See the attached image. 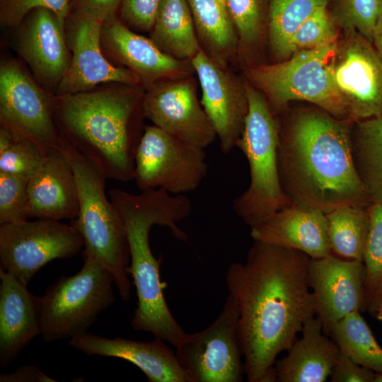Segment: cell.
Wrapping results in <instances>:
<instances>
[{
    "instance_id": "7",
    "label": "cell",
    "mask_w": 382,
    "mask_h": 382,
    "mask_svg": "<svg viewBox=\"0 0 382 382\" xmlns=\"http://www.w3.org/2000/svg\"><path fill=\"white\" fill-rule=\"evenodd\" d=\"M337 43L298 51L274 64L248 66L245 80L264 95L274 113L291 101L303 100L335 118L349 120L333 79Z\"/></svg>"
},
{
    "instance_id": "11",
    "label": "cell",
    "mask_w": 382,
    "mask_h": 382,
    "mask_svg": "<svg viewBox=\"0 0 382 382\" xmlns=\"http://www.w3.org/2000/svg\"><path fill=\"white\" fill-rule=\"evenodd\" d=\"M84 246L79 231L58 220L0 224L1 267L25 286L47 262L72 257Z\"/></svg>"
},
{
    "instance_id": "5",
    "label": "cell",
    "mask_w": 382,
    "mask_h": 382,
    "mask_svg": "<svg viewBox=\"0 0 382 382\" xmlns=\"http://www.w3.org/2000/svg\"><path fill=\"white\" fill-rule=\"evenodd\" d=\"M58 149L73 169L79 192V214L70 224L83 237V250L95 256L112 273L120 299L129 301V243L123 221L105 195L107 178L61 135Z\"/></svg>"
},
{
    "instance_id": "31",
    "label": "cell",
    "mask_w": 382,
    "mask_h": 382,
    "mask_svg": "<svg viewBox=\"0 0 382 382\" xmlns=\"http://www.w3.org/2000/svg\"><path fill=\"white\" fill-rule=\"evenodd\" d=\"M236 29L241 62L258 51L267 31L269 0H225Z\"/></svg>"
},
{
    "instance_id": "18",
    "label": "cell",
    "mask_w": 382,
    "mask_h": 382,
    "mask_svg": "<svg viewBox=\"0 0 382 382\" xmlns=\"http://www.w3.org/2000/svg\"><path fill=\"white\" fill-rule=\"evenodd\" d=\"M101 45L112 59L133 72L146 89L195 72L191 61L166 54L150 38L133 32L115 18L103 23Z\"/></svg>"
},
{
    "instance_id": "21",
    "label": "cell",
    "mask_w": 382,
    "mask_h": 382,
    "mask_svg": "<svg viewBox=\"0 0 382 382\" xmlns=\"http://www.w3.org/2000/svg\"><path fill=\"white\" fill-rule=\"evenodd\" d=\"M0 366L11 364L42 331L41 296L0 267Z\"/></svg>"
},
{
    "instance_id": "17",
    "label": "cell",
    "mask_w": 382,
    "mask_h": 382,
    "mask_svg": "<svg viewBox=\"0 0 382 382\" xmlns=\"http://www.w3.org/2000/svg\"><path fill=\"white\" fill-rule=\"evenodd\" d=\"M103 22L73 15L65 29L71 51V62L56 89V96L92 90L102 83L128 86L140 83L137 76L124 66H116L105 57L101 47Z\"/></svg>"
},
{
    "instance_id": "37",
    "label": "cell",
    "mask_w": 382,
    "mask_h": 382,
    "mask_svg": "<svg viewBox=\"0 0 382 382\" xmlns=\"http://www.w3.org/2000/svg\"><path fill=\"white\" fill-rule=\"evenodd\" d=\"M71 7V0H1L0 21L3 26H16L33 10L45 8L66 22Z\"/></svg>"
},
{
    "instance_id": "4",
    "label": "cell",
    "mask_w": 382,
    "mask_h": 382,
    "mask_svg": "<svg viewBox=\"0 0 382 382\" xmlns=\"http://www.w3.org/2000/svg\"><path fill=\"white\" fill-rule=\"evenodd\" d=\"M137 86L53 97L59 134L90 159L107 178L133 180L144 93Z\"/></svg>"
},
{
    "instance_id": "3",
    "label": "cell",
    "mask_w": 382,
    "mask_h": 382,
    "mask_svg": "<svg viewBox=\"0 0 382 382\" xmlns=\"http://www.w3.org/2000/svg\"><path fill=\"white\" fill-rule=\"evenodd\" d=\"M108 193L123 221L129 243L127 272L133 278L138 298L131 325L176 347L186 332L166 302L159 272L162 258L157 259L152 253L149 232L154 225L166 226L173 236L186 241L187 235L177 224L190 215L191 201L184 195H173L161 187L139 195L117 188Z\"/></svg>"
},
{
    "instance_id": "19",
    "label": "cell",
    "mask_w": 382,
    "mask_h": 382,
    "mask_svg": "<svg viewBox=\"0 0 382 382\" xmlns=\"http://www.w3.org/2000/svg\"><path fill=\"white\" fill-rule=\"evenodd\" d=\"M65 23L52 11L38 8L18 25L17 50L38 81L49 87L57 88L70 65Z\"/></svg>"
},
{
    "instance_id": "9",
    "label": "cell",
    "mask_w": 382,
    "mask_h": 382,
    "mask_svg": "<svg viewBox=\"0 0 382 382\" xmlns=\"http://www.w3.org/2000/svg\"><path fill=\"white\" fill-rule=\"evenodd\" d=\"M238 317L237 304L228 294L221 312L208 328L185 334L175 354L187 382L243 381Z\"/></svg>"
},
{
    "instance_id": "42",
    "label": "cell",
    "mask_w": 382,
    "mask_h": 382,
    "mask_svg": "<svg viewBox=\"0 0 382 382\" xmlns=\"http://www.w3.org/2000/svg\"><path fill=\"white\" fill-rule=\"evenodd\" d=\"M371 42L382 60V16L374 29Z\"/></svg>"
},
{
    "instance_id": "36",
    "label": "cell",
    "mask_w": 382,
    "mask_h": 382,
    "mask_svg": "<svg viewBox=\"0 0 382 382\" xmlns=\"http://www.w3.org/2000/svg\"><path fill=\"white\" fill-rule=\"evenodd\" d=\"M29 178L0 172V224L29 218Z\"/></svg>"
},
{
    "instance_id": "33",
    "label": "cell",
    "mask_w": 382,
    "mask_h": 382,
    "mask_svg": "<svg viewBox=\"0 0 382 382\" xmlns=\"http://www.w3.org/2000/svg\"><path fill=\"white\" fill-rule=\"evenodd\" d=\"M46 155L29 140L0 128V172L30 179L41 168Z\"/></svg>"
},
{
    "instance_id": "44",
    "label": "cell",
    "mask_w": 382,
    "mask_h": 382,
    "mask_svg": "<svg viewBox=\"0 0 382 382\" xmlns=\"http://www.w3.org/2000/svg\"><path fill=\"white\" fill-rule=\"evenodd\" d=\"M374 382H382V373H375Z\"/></svg>"
},
{
    "instance_id": "35",
    "label": "cell",
    "mask_w": 382,
    "mask_h": 382,
    "mask_svg": "<svg viewBox=\"0 0 382 382\" xmlns=\"http://www.w3.org/2000/svg\"><path fill=\"white\" fill-rule=\"evenodd\" d=\"M340 30L328 6L320 7L306 18L292 35L289 42L290 54L335 43L340 38Z\"/></svg>"
},
{
    "instance_id": "6",
    "label": "cell",
    "mask_w": 382,
    "mask_h": 382,
    "mask_svg": "<svg viewBox=\"0 0 382 382\" xmlns=\"http://www.w3.org/2000/svg\"><path fill=\"white\" fill-rule=\"evenodd\" d=\"M245 87L248 112L236 147L248 160L250 181L247 190L233 200V209L253 228L291 203L279 176L278 120L264 95L246 80Z\"/></svg>"
},
{
    "instance_id": "15",
    "label": "cell",
    "mask_w": 382,
    "mask_h": 382,
    "mask_svg": "<svg viewBox=\"0 0 382 382\" xmlns=\"http://www.w3.org/2000/svg\"><path fill=\"white\" fill-rule=\"evenodd\" d=\"M202 89L201 104L220 141L221 151L237 146L248 112L245 80L212 60L201 49L191 59Z\"/></svg>"
},
{
    "instance_id": "38",
    "label": "cell",
    "mask_w": 382,
    "mask_h": 382,
    "mask_svg": "<svg viewBox=\"0 0 382 382\" xmlns=\"http://www.w3.org/2000/svg\"><path fill=\"white\" fill-rule=\"evenodd\" d=\"M161 0H123L120 14L123 23L141 31L151 30Z\"/></svg>"
},
{
    "instance_id": "24",
    "label": "cell",
    "mask_w": 382,
    "mask_h": 382,
    "mask_svg": "<svg viewBox=\"0 0 382 382\" xmlns=\"http://www.w3.org/2000/svg\"><path fill=\"white\" fill-rule=\"evenodd\" d=\"M301 332V338L289 348L286 356L275 361L276 381L324 382L340 350L325 334L317 316L304 323Z\"/></svg>"
},
{
    "instance_id": "22",
    "label": "cell",
    "mask_w": 382,
    "mask_h": 382,
    "mask_svg": "<svg viewBox=\"0 0 382 382\" xmlns=\"http://www.w3.org/2000/svg\"><path fill=\"white\" fill-rule=\"evenodd\" d=\"M250 228L254 241L296 250L311 258L332 254L325 214L319 209L291 203Z\"/></svg>"
},
{
    "instance_id": "41",
    "label": "cell",
    "mask_w": 382,
    "mask_h": 382,
    "mask_svg": "<svg viewBox=\"0 0 382 382\" xmlns=\"http://www.w3.org/2000/svg\"><path fill=\"white\" fill-rule=\"evenodd\" d=\"M57 380L47 376L37 366L31 364L18 367L10 373L1 374L0 382H55Z\"/></svg>"
},
{
    "instance_id": "28",
    "label": "cell",
    "mask_w": 382,
    "mask_h": 382,
    "mask_svg": "<svg viewBox=\"0 0 382 382\" xmlns=\"http://www.w3.org/2000/svg\"><path fill=\"white\" fill-rule=\"evenodd\" d=\"M330 0H269L267 37L276 61L288 59L289 42L302 23Z\"/></svg>"
},
{
    "instance_id": "12",
    "label": "cell",
    "mask_w": 382,
    "mask_h": 382,
    "mask_svg": "<svg viewBox=\"0 0 382 382\" xmlns=\"http://www.w3.org/2000/svg\"><path fill=\"white\" fill-rule=\"evenodd\" d=\"M0 125L45 153L58 149L53 97L13 60L3 62L0 67Z\"/></svg>"
},
{
    "instance_id": "10",
    "label": "cell",
    "mask_w": 382,
    "mask_h": 382,
    "mask_svg": "<svg viewBox=\"0 0 382 382\" xmlns=\"http://www.w3.org/2000/svg\"><path fill=\"white\" fill-rule=\"evenodd\" d=\"M204 149L146 126L137 148L134 178L141 190L163 188L173 195L197 189L207 175Z\"/></svg>"
},
{
    "instance_id": "39",
    "label": "cell",
    "mask_w": 382,
    "mask_h": 382,
    "mask_svg": "<svg viewBox=\"0 0 382 382\" xmlns=\"http://www.w3.org/2000/svg\"><path fill=\"white\" fill-rule=\"evenodd\" d=\"M375 372L340 352L330 374L332 382H374Z\"/></svg>"
},
{
    "instance_id": "14",
    "label": "cell",
    "mask_w": 382,
    "mask_h": 382,
    "mask_svg": "<svg viewBox=\"0 0 382 382\" xmlns=\"http://www.w3.org/2000/svg\"><path fill=\"white\" fill-rule=\"evenodd\" d=\"M144 117L171 136L205 149L216 134L199 101L191 76L161 81L146 89Z\"/></svg>"
},
{
    "instance_id": "29",
    "label": "cell",
    "mask_w": 382,
    "mask_h": 382,
    "mask_svg": "<svg viewBox=\"0 0 382 382\" xmlns=\"http://www.w3.org/2000/svg\"><path fill=\"white\" fill-rule=\"evenodd\" d=\"M367 207L344 205L325 213L332 253L363 261L369 224Z\"/></svg>"
},
{
    "instance_id": "30",
    "label": "cell",
    "mask_w": 382,
    "mask_h": 382,
    "mask_svg": "<svg viewBox=\"0 0 382 382\" xmlns=\"http://www.w3.org/2000/svg\"><path fill=\"white\" fill-rule=\"evenodd\" d=\"M328 335L340 350L356 363L375 373H382V348L360 311L350 313L340 320Z\"/></svg>"
},
{
    "instance_id": "43",
    "label": "cell",
    "mask_w": 382,
    "mask_h": 382,
    "mask_svg": "<svg viewBox=\"0 0 382 382\" xmlns=\"http://www.w3.org/2000/svg\"><path fill=\"white\" fill-rule=\"evenodd\" d=\"M378 320L382 321V303L379 308L378 309L375 316Z\"/></svg>"
},
{
    "instance_id": "23",
    "label": "cell",
    "mask_w": 382,
    "mask_h": 382,
    "mask_svg": "<svg viewBox=\"0 0 382 382\" xmlns=\"http://www.w3.org/2000/svg\"><path fill=\"white\" fill-rule=\"evenodd\" d=\"M29 218L74 219L79 192L71 166L59 149L48 151L43 164L28 181Z\"/></svg>"
},
{
    "instance_id": "16",
    "label": "cell",
    "mask_w": 382,
    "mask_h": 382,
    "mask_svg": "<svg viewBox=\"0 0 382 382\" xmlns=\"http://www.w3.org/2000/svg\"><path fill=\"white\" fill-rule=\"evenodd\" d=\"M308 282L316 316L328 335L332 327L347 314L365 311V267L363 261L333 253L311 258Z\"/></svg>"
},
{
    "instance_id": "40",
    "label": "cell",
    "mask_w": 382,
    "mask_h": 382,
    "mask_svg": "<svg viewBox=\"0 0 382 382\" xmlns=\"http://www.w3.org/2000/svg\"><path fill=\"white\" fill-rule=\"evenodd\" d=\"M123 0H71L75 13L85 18L108 21L115 18V13Z\"/></svg>"
},
{
    "instance_id": "13",
    "label": "cell",
    "mask_w": 382,
    "mask_h": 382,
    "mask_svg": "<svg viewBox=\"0 0 382 382\" xmlns=\"http://www.w3.org/2000/svg\"><path fill=\"white\" fill-rule=\"evenodd\" d=\"M333 79L349 120L382 116V60L372 42L355 30H342Z\"/></svg>"
},
{
    "instance_id": "20",
    "label": "cell",
    "mask_w": 382,
    "mask_h": 382,
    "mask_svg": "<svg viewBox=\"0 0 382 382\" xmlns=\"http://www.w3.org/2000/svg\"><path fill=\"white\" fill-rule=\"evenodd\" d=\"M69 345L87 355L125 359L141 369L150 382H187L175 352L158 337L144 342L87 332L70 339Z\"/></svg>"
},
{
    "instance_id": "32",
    "label": "cell",
    "mask_w": 382,
    "mask_h": 382,
    "mask_svg": "<svg viewBox=\"0 0 382 382\" xmlns=\"http://www.w3.org/2000/svg\"><path fill=\"white\" fill-rule=\"evenodd\" d=\"M369 231L364 253L365 311L375 316L382 303V204L368 207Z\"/></svg>"
},
{
    "instance_id": "26",
    "label": "cell",
    "mask_w": 382,
    "mask_h": 382,
    "mask_svg": "<svg viewBox=\"0 0 382 382\" xmlns=\"http://www.w3.org/2000/svg\"><path fill=\"white\" fill-rule=\"evenodd\" d=\"M150 39L166 54L180 60L202 49L187 0H161Z\"/></svg>"
},
{
    "instance_id": "25",
    "label": "cell",
    "mask_w": 382,
    "mask_h": 382,
    "mask_svg": "<svg viewBox=\"0 0 382 382\" xmlns=\"http://www.w3.org/2000/svg\"><path fill=\"white\" fill-rule=\"evenodd\" d=\"M202 49L224 67L238 57V40L225 0H187Z\"/></svg>"
},
{
    "instance_id": "27",
    "label": "cell",
    "mask_w": 382,
    "mask_h": 382,
    "mask_svg": "<svg viewBox=\"0 0 382 382\" xmlns=\"http://www.w3.org/2000/svg\"><path fill=\"white\" fill-rule=\"evenodd\" d=\"M352 153L371 203L382 204V116L354 122Z\"/></svg>"
},
{
    "instance_id": "8",
    "label": "cell",
    "mask_w": 382,
    "mask_h": 382,
    "mask_svg": "<svg viewBox=\"0 0 382 382\" xmlns=\"http://www.w3.org/2000/svg\"><path fill=\"white\" fill-rule=\"evenodd\" d=\"M82 253L80 271L62 277L41 296V336L45 342L85 334L115 301L112 273L91 253L85 250Z\"/></svg>"
},
{
    "instance_id": "1",
    "label": "cell",
    "mask_w": 382,
    "mask_h": 382,
    "mask_svg": "<svg viewBox=\"0 0 382 382\" xmlns=\"http://www.w3.org/2000/svg\"><path fill=\"white\" fill-rule=\"evenodd\" d=\"M310 259L296 250L254 241L245 262L228 267L226 280L239 311L248 381H276V357L316 316L308 282Z\"/></svg>"
},
{
    "instance_id": "2",
    "label": "cell",
    "mask_w": 382,
    "mask_h": 382,
    "mask_svg": "<svg viewBox=\"0 0 382 382\" xmlns=\"http://www.w3.org/2000/svg\"><path fill=\"white\" fill-rule=\"evenodd\" d=\"M278 123L279 176L291 203L324 213L371 204L354 161V122L316 106L291 112Z\"/></svg>"
},
{
    "instance_id": "34",
    "label": "cell",
    "mask_w": 382,
    "mask_h": 382,
    "mask_svg": "<svg viewBox=\"0 0 382 382\" xmlns=\"http://www.w3.org/2000/svg\"><path fill=\"white\" fill-rule=\"evenodd\" d=\"M328 8L341 30H355L371 42L382 0H330Z\"/></svg>"
}]
</instances>
